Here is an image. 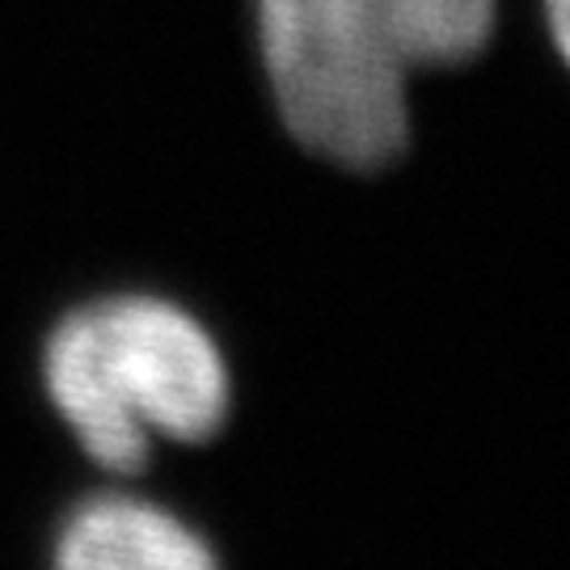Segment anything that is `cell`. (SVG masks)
I'll return each mask as SVG.
<instances>
[{"mask_svg":"<svg viewBox=\"0 0 570 570\" xmlns=\"http://www.w3.org/2000/svg\"><path fill=\"white\" fill-rule=\"evenodd\" d=\"M499 30V0H254L275 115L305 153L381 174L410 148V77L465 68Z\"/></svg>","mask_w":570,"mask_h":570,"instance_id":"obj_1","label":"cell"},{"mask_svg":"<svg viewBox=\"0 0 570 570\" xmlns=\"http://www.w3.org/2000/svg\"><path fill=\"white\" fill-rule=\"evenodd\" d=\"M51 570H220V558L178 511L115 490L68 511Z\"/></svg>","mask_w":570,"mask_h":570,"instance_id":"obj_3","label":"cell"},{"mask_svg":"<svg viewBox=\"0 0 570 570\" xmlns=\"http://www.w3.org/2000/svg\"><path fill=\"white\" fill-rule=\"evenodd\" d=\"M541 26H546L553 56L567 63L570 72V0H541Z\"/></svg>","mask_w":570,"mask_h":570,"instance_id":"obj_4","label":"cell"},{"mask_svg":"<svg viewBox=\"0 0 570 570\" xmlns=\"http://www.w3.org/2000/svg\"><path fill=\"white\" fill-rule=\"evenodd\" d=\"M42 385L94 461L136 473L153 435L204 444L233 410L216 334L178 301L115 292L63 313L42 346Z\"/></svg>","mask_w":570,"mask_h":570,"instance_id":"obj_2","label":"cell"}]
</instances>
